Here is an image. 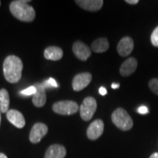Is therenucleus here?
<instances>
[{
	"mask_svg": "<svg viewBox=\"0 0 158 158\" xmlns=\"http://www.w3.org/2000/svg\"><path fill=\"white\" fill-rule=\"evenodd\" d=\"M23 62L21 59L14 55L8 56L3 63V72L6 80L11 84L19 82L21 78Z\"/></svg>",
	"mask_w": 158,
	"mask_h": 158,
	"instance_id": "obj_1",
	"label": "nucleus"
},
{
	"mask_svg": "<svg viewBox=\"0 0 158 158\" xmlns=\"http://www.w3.org/2000/svg\"><path fill=\"white\" fill-rule=\"evenodd\" d=\"M30 1L17 0L13 1L10 5V10L14 17L21 21L31 22L35 19V11L31 6L27 4Z\"/></svg>",
	"mask_w": 158,
	"mask_h": 158,
	"instance_id": "obj_2",
	"label": "nucleus"
},
{
	"mask_svg": "<svg viewBox=\"0 0 158 158\" xmlns=\"http://www.w3.org/2000/svg\"><path fill=\"white\" fill-rule=\"evenodd\" d=\"M111 119L116 127L123 131L130 130L133 126L131 116L124 108H118L114 110L111 115Z\"/></svg>",
	"mask_w": 158,
	"mask_h": 158,
	"instance_id": "obj_3",
	"label": "nucleus"
},
{
	"mask_svg": "<svg viewBox=\"0 0 158 158\" xmlns=\"http://www.w3.org/2000/svg\"><path fill=\"white\" fill-rule=\"evenodd\" d=\"M97 110V101L92 97L86 98L80 106V115L84 121H89Z\"/></svg>",
	"mask_w": 158,
	"mask_h": 158,
	"instance_id": "obj_4",
	"label": "nucleus"
},
{
	"mask_svg": "<svg viewBox=\"0 0 158 158\" xmlns=\"http://www.w3.org/2000/svg\"><path fill=\"white\" fill-rule=\"evenodd\" d=\"M79 109L77 102L70 100L59 101L53 105V110L61 115H72L76 114Z\"/></svg>",
	"mask_w": 158,
	"mask_h": 158,
	"instance_id": "obj_5",
	"label": "nucleus"
},
{
	"mask_svg": "<svg viewBox=\"0 0 158 158\" xmlns=\"http://www.w3.org/2000/svg\"><path fill=\"white\" fill-rule=\"evenodd\" d=\"M47 133H48V127L46 124L38 122L35 124L31 128L29 134V140L32 143H39Z\"/></svg>",
	"mask_w": 158,
	"mask_h": 158,
	"instance_id": "obj_6",
	"label": "nucleus"
},
{
	"mask_svg": "<svg viewBox=\"0 0 158 158\" xmlns=\"http://www.w3.org/2000/svg\"><path fill=\"white\" fill-rule=\"evenodd\" d=\"M92 76L89 73H82L76 75L73 79V89L76 92L81 91L92 81Z\"/></svg>",
	"mask_w": 158,
	"mask_h": 158,
	"instance_id": "obj_7",
	"label": "nucleus"
},
{
	"mask_svg": "<svg viewBox=\"0 0 158 158\" xmlns=\"http://www.w3.org/2000/svg\"><path fill=\"white\" fill-rule=\"evenodd\" d=\"M104 123L101 119H96L90 124L87 128V137L90 140H96L103 133Z\"/></svg>",
	"mask_w": 158,
	"mask_h": 158,
	"instance_id": "obj_8",
	"label": "nucleus"
},
{
	"mask_svg": "<svg viewBox=\"0 0 158 158\" xmlns=\"http://www.w3.org/2000/svg\"><path fill=\"white\" fill-rule=\"evenodd\" d=\"M73 51L78 59L81 61H86L91 56L92 51L87 45L81 41H76L73 45Z\"/></svg>",
	"mask_w": 158,
	"mask_h": 158,
	"instance_id": "obj_9",
	"label": "nucleus"
},
{
	"mask_svg": "<svg viewBox=\"0 0 158 158\" xmlns=\"http://www.w3.org/2000/svg\"><path fill=\"white\" fill-rule=\"evenodd\" d=\"M134 48L133 39L124 37L119 41L117 45V51L121 56H127L131 54Z\"/></svg>",
	"mask_w": 158,
	"mask_h": 158,
	"instance_id": "obj_10",
	"label": "nucleus"
},
{
	"mask_svg": "<svg viewBox=\"0 0 158 158\" xmlns=\"http://www.w3.org/2000/svg\"><path fill=\"white\" fill-rule=\"evenodd\" d=\"M7 118L8 121L17 128H23L25 126L26 122L23 114L19 110L11 109L7 112Z\"/></svg>",
	"mask_w": 158,
	"mask_h": 158,
	"instance_id": "obj_11",
	"label": "nucleus"
},
{
	"mask_svg": "<svg viewBox=\"0 0 158 158\" xmlns=\"http://www.w3.org/2000/svg\"><path fill=\"white\" fill-rule=\"evenodd\" d=\"M76 3L85 10L92 12L100 10L103 5L102 0H76Z\"/></svg>",
	"mask_w": 158,
	"mask_h": 158,
	"instance_id": "obj_12",
	"label": "nucleus"
},
{
	"mask_svg": "<svg viewBox=\"0 0 158 158\" xmlns=\"http://www.w3.org/2000/svg\"><path fill=\"white\" fill-rule=\"evenodd\" d=\"M36 88V93L33 95L32 102L36 107H43L46 102V94H45V89L43 86V84H35Z\"/></svg>",
	"mask_w": 158,
	"mask_h": 158,
	"instance_id": "obj_13",
	"label": "nucleus"
},
{
	"mask_svg": "<svg viewBox=\"0 0 158 158\" xmlns=\"http://www.w3.org/2000/svg\"><path fill=\"white\" fill-rule=\"evenodd\" d=\"M138 62L134 57H130L122 63L120 67V73L123 76H129L133 74L136 70Z\"/></svg>",
	"mask_w": 158,
	"mask_h": 158,
	"instance_id": "obj_14",
	"label": "nucleus"
},
{
	"mask_svg": "<svg viewBox=\"0 0 158 158\" xmlns=\"http://www.w3.org/2000/svg\"><path fill=\"white\" fill-rule=\"evenodd\" d=\"M66 153L64 147L59 144H53L48 148L44 158H64Z\"/></svg>",
	"mask_w": 158,
	"mask_h": 158,
	"instance_id": "obj_15",
	"label": "nucleus"
},
{
	"mask_svg": "<svg viewBox=\"0 0 158 158\" xmlns=\"http://www.w3.org/2000/svg\"><path fill=\"white\" fill-rule=\"evenodd\" d=\"M44 56L46 59L52 61H58L63 56L62 49L57 46L48 47L44 51Z\"/></svg>",
	"mask_w": 158,
	"mask_h": 158,
	"instance_id": "obj_16",
	"label": "nucleus"
},
{
	"mask_svg": "<svg viewBox=\"0 0 158 158\" xmlns=\"http://www.w3.org/2000/svg\"><path fill=\"white\" fill-rule=\"evenodd\" d=\"M109 48V43L105 37L95 40L92 44V50L95 53L106 52Z\"/></svg>",
	"mask_w": 158,
	"mask_h": 158,
	"instance_id": "obj_17",
	"label": "nucleus"
},
{
	"mask_svg": "<svg viewBox=\"0 0 158 158\" xmlns=\"http://www.w3.org/2000/svg\"><path fill=\"white\" fill-rule=\"evenodd\" d=\"M10 97L5 89L0 90V110L2 113H7L9 110Z\"/></svg>",
	"mask_w": 158,
	"mask_h": 158,
	"instance_id": "obj_18",
	"label": "nucleus"
},
{
	"mask_svg": "<svg viewBox=\"0 0 158 158\" xmlns=\"http://www.w3.org/2000/svg\"><path fill=\"white\" fill-rule=\"evenodd\" d=\"M149 86L152 92L158 95V78H153L150 80Z\"/></svg>",
	"mask_w": 158,
	"mask_h": 158,
	"instance_id": "obj_19",
	"label": "nucleus"
},
{
	"mask_svg": "<svg viewBox=\"0 0 158 158\" xmlns=\"http://www.w3.org/2000/svg\"><path fill=\"white\" fill-rule=\"evenodd\" d=\"M43 85L45 87V88H57L59 86L56 81H55L53 78H48V80L43 81Z\"/></svg>",
	"mask_w": 158,
	"mask_h": 158,
	"instance_id": "obj_20",
	"label": "nucleus"
},
{
	"mask_svg": "<svg viewBox=\"0 0 158 158\" xmlns=\"http://www.w3.org/2000/svg\"><path fill=\"white\" fill-rule=\"evenodd\" d=\"M36 88L35 86H31L25 89L23 91H21V94L23 96H30V95H34L36 93Z\"/></svg>",
	"mask_w": 158,
	"mask_h": 158,
	"instance_id": "obj_21",
	"label": "nucleus"
},
{
	"mask_svg": "<svg viewBox=\"0 0 158 158\" xmlns=\"http://www.w3.org/2000/svg\"><path fill=\"white\" fill-rule=\"evenodd\" d=\"M151 42L154 46L158 47V27H156L152 33Z\"/></svg>",
	"mask_w": 158,
	"mask_h": 158,
	"instance_id": "obj_22",
	"label": "nucleus"
},
{
	"mask_svg": "<svg viewBox=\"0 0 158 158\" xmlns=\"http://www.w3.org/2000/svg\"><path fill=\"white\" fill-rule=\"evenodd\" d=\"M138 113L141 114H147L149 113V110H148V108L147 106H141L138 108Z\"/></svg>",
	"mask_w": 158,
	"mask_h": 158,
	"instance_id": "obj_23",
	"label": "nucleus"
},
{
	"mask_svg": "<svg viewBox=\"0 0 158 158\" xmlns=\"http://www.w3.org/2000/svg\"><path fill=\"white\" fill-rule=\"evenodd\" d=\"M99 93L101 94V95L104 96L107 94V90H106V89L103 87V86H101V87L99 89Z\"/></svg>",
	"mask_w": 158,
	"mask_h": 158,
	"instance_id": "obj_24",
	"label": "nucleus"
},
{
	"mask_svg": "<svg viewBox=\"0 0 158 158\" xmlns=\"http://www.w3.org/2000/svg\"><path fill=\"white\" fill-rule=\"evenodd\" d=\"M126 2L130 4V5H136V4H138L139 2V1L138 0H126Z\"/></svg>",
	"mask_w": 158,
	"mask_h": 158,
	"instance_id": "obj_25",
	"label": "nucleus"
},
{
	"mask_svg": "<svg viewBox=\"0 0 158 158\" xmlns=\"http://www.w3.org/2000/svg\"><path fill=\"white\" fill-rule=\"evenodd\" d=\"M119 87V84H115V83H113L111 85V88L114 89H118Z\"/></svg>",
	"mask_w": 158,
	"mask_h": 158,
	"instance_id": "obj_26",
	"label": "nucleus"
},
{
	"mask_svg": "<svg viewBox=\"0 0 158 158\" xmlns=\"http://www.w3.org/2000/svg\"><path fill=\"white\" fill-rule=\"evenodd\" d=\"M149 158H158V152H155L150 156Z\"/></svg>",
	"mask_w": 158,
	"mask_h": 158,
	"instance_id": "obj_27",
	"label": "nucleus"
},
{
	"mask_svg": "<svg viewBox=\"0 0 158 158\" xmlns=\"http://www.w3.org/2000/svg\"><path fill=\"white\" fill-rule=\"evenodd\" d=\"M0 158H7V157L5 155V154L0 153Z\"/></svg>",
	"mask_w": 158,
	"mask_h": 158,
	"instance_id": "obj_28",
	"label": "nucleus"
},
{
	"mask_svg": "<svg viewBox=\"0 0 158 158\" xmlns=\"http://www.w3.org/2000/svg\"><path fill=\"white\" fill-rule=\"evenodd\" d=\"M1 120H2V112L0 110V125H1Z\"/></svg>",
	"mask_w": 158,
	"mask_h": 158,
	"instance_id": "obj_29",
	"label": "nucleus"
},
{
	"mask_svg": "<svg viewBox=\"0 0 158 158\" xmlns=\"http://www.w3.org/2000/svg\"><path fill=\"white\" fill-rule=\"evenodd\" d=\"M0 6H1V1H0Z\"/></svg>",
	"mask_w": 158,
	"mask_h": 158,
	"instance_id": "obj_30",
	"label": "nucleus"
}]
</instances>
